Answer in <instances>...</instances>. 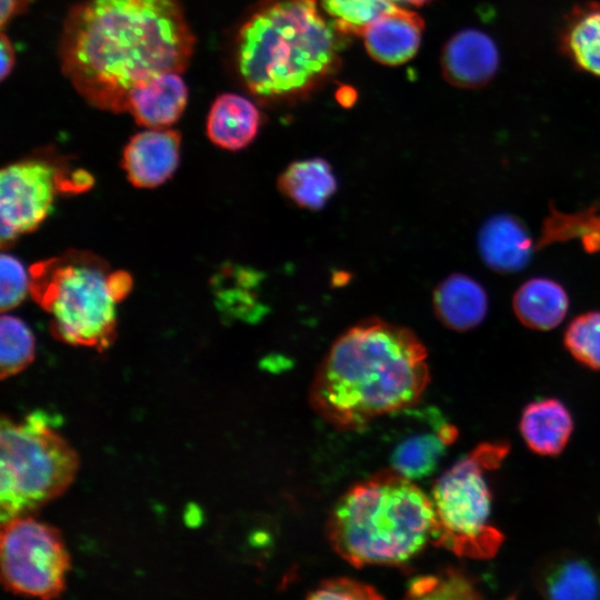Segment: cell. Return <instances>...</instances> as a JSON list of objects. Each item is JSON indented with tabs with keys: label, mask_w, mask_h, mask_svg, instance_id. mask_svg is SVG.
<instances>
[{
	"label": "cell",
	"mask_w": 600,
	"mask_h": 600,
	"mask_svg": "<svg viewBox=\"0 0 600 600\" xmlns=\"http://www.w3.org/2000/svg\"><path fill=\"white\" fill-rule=\"evenodd\" d=\"M309 599L374 600L382 596L370 584L351 579L333 578L321 582L309 594Z\"/></svg>",
	"instance_id": "83f0119b"
},
{
	"label": "cell",
	"mask_w": 600,
	"mask_h": 600,
	"mask_svg": "<svg viewBox=\"0 0 600 600\" xmlns=\"http://www.w3.org/2000/svg\"><path fill=\"white\" fill-rule=\"evenodd\" d=\"M428 351L409 328L380 318L350 327L321 360L310 403L340 430L416 404L430 381Z\"/></svg>",
	"instance_id": "7a4b0ae2"
},
{
	"label": "cell",
	"mask_w": 600,
	"mask_h": 600,
	"mask_svg": "<svg viewBox=\"0 0 600 600\" xmlns=\"http://www.w3.org/2000/svg\"><path fill=\"white\" fill-rule=\"evenodd\" d=\"M188 101V88L179 72L157 74L128 94L126 111L148 129H164L177 122Z\"/></svg>",
	"instance_id": "4fadbf2b"
},
{
	"label": "cell",
	"mask_w": 600,
	"mask_h": 600,
	"mask_svg": "<svg viewBox=\"0 0 600 600\" xmlns=\"http://www.w3.org/2000/svg\"><path fill=\"white\" fill-rule=\"evenodd\" d=\"M181 136L174 130L149 129L134 134L126 144L122 168L137 188H154L176 171Z\"/></svg>",
	"instance_id": "30bf717a"
},
{
	"label": "cell",
	"mask_w": 600,
	"mask_h": 600,
	"mask_svg": "<svg viewBox=\"0 0 600 600\" xmlns=\"http://www.w3.org/2000/svg\"><path fill=\"white\" fill-rule=\"evenodd\" d=\"M478 244L483 261L498 272L521 270L533 251L527 228L520 220L508 214L489 219L480 230Z\"/></svg>",
	"instance_id": "5bb4252c"
},
{
	"label": "cell",
	"mask_w": 600,
	"mask_h": 600,
	"mask_svg": "<svg viewBox=\"0 0 600 600\" xmlns=\"http://www.w3.org/2000/svg\"><path fill=\"white\" fill-rule=\"evenodd\" d=\"M434 522L431 498L390 469L343 493L327 531L333 550L354 567L398 566L432 540Z\"/></svg>",
	"instance_id": "277c9868"
},
{
	"label": "cell",
	"mask_w": 600,
	"mask_h": 600,
	"mask_svg": "<svg viewBox=\"0 0 600 600\" xmlns=\"http://www.w3.org/2000/svg\"><path fill=\"white\" fill-rule=\"evenodd\" d=\"M562 52L579 69L600 77V3L576 7L560 34Z\"/></svg>",
	"instance_id": "44dd1931"
},
{
	"label": "cell",
	"mask_w": 600,
	"mask_h": 600,
	"mask_svg": "<svg viewBox=\"0 0 600 600\" xmlns=\"http://www.w3.org/2000/svg\"><path fill=\"white\" fill-rule=\"evenodd\" d=\"M432 303L441 323L456 331L473 329L488 310L484 289L462 273H452L442 280L433 291Z\"/></svg>",
	"instance_id": "9a60e30c"
},
{
	"label": "cell",
	"mask_w": 600,
	"mask_h": 600,
	"mask_svg": "<svg viewBox=\"0 0 600 600\" xmlns=\"http://www.w3.org/2000/svg\"><path fill=\"white\" fill-rule=\"evenodd\" d=\"M0 50H1V79H6L16 61V53H14V47L11 42V40L6 36L4 32L1 33L0 38Z\"/></svg>",
	"instance_id": "4dcf8cb0"
},
{
	"label": "cell",
	"mask_w": 600,
	"mask_h": 600,
	"mask_svg": "<svg viewBox=\"0 0 600 600\" xmlns=\"http://www.w3.org/2000/svg\"><path fill=\"white\" fill-rule=\"evenodd\" d=\"M337 188L332 168L322 158L294 161L277 179V189L284 198L311 211L322 209Z\"/></svg>",
	"instance_id": "ac0fdd59"
},
{
	"label": "cell",
	"mask_w": 600,
	"mask_h": 600,
	"mask_svg": "<svg viewBox=\"0 0 600 600\" xmlns=\"http://www.w3.org/2000/svg\"><path fill=\"white\" fill-rule=\"evenodd\" d=\"M0 570L7 591L43 600L60 597L70 570L60 531L32 516L2 522Z\"/></svg>",
	"instance_id": "ba28073f"
},
{
	"label": "cell",
	"mask_w": 600,
	"mask_h": 600,
	"mask_svg": "<svg viewBox=\"0 0 600 600\" xmlns=\"http://www.w3.org/2000/svg\"><path fill=\"white\" fill-rule=\"evenodd\" d=\"M424 22L414 11L396 4L361 33L367 52L386 66L402 64L417 53Z\"/></svg>",
	"instance_id": "7c38bea8"
},
{
	"label": "cell",
	"mask_w": 600,
	"mask_h": 600,
	"mask_svg": "<svg viewBox=\"0 0 600 600\" xmlns=\"http://www.w3.org/2000/svg\"><path fill=\"white\" fill-rule=\"evenodd\" d=\"M348 38L317 0H264L237 32L238 73L261 101H297L338 71Z\"/></svg>",
	"instance_id": "3957f363"
},
{
	"label": "cell",
	"mask_w": 600,
	"mask_h": 600,
	"mask_svg": "<svg viewBox=\"0 0 600 600\" xmlns=\"http://www.w3.org/2000/svg\"><path fill=\"white\" fill-rule=\"evenodd\" d=\"M322 10L343 34L361 36L378 17L396 4L389 0H320Z\"/></svg>",
	"instance_id": "cb8c5ba5"
},
{
	"label": "cell",
	"mask_w": 600,
	"mask_h": 600,
	"mask_svg": "<svg viewBox=\"0 0 600 600\" xmlns=\"http://www.w3.org/2000/svg\"><path fill=\"white\" fill-rule=\"evenodd\" d=\"M507 452L506 443H481L437 479L430 496L434 544L471 558L497 552L502 536L489 524L492 499L486 472L498 467Z\"/></svg>",
	"instance_id": "52a82bcc"
},
{
	"label": "cell",
	"mask_w": 600,
	"mask_h": 600,
	"mask_svg": "<svg viewBox=\"0 0 600 600\" xmlns=\"http://www.w3.org/2000/svg\"><path fill=\"white\" fill-rule=\"evenodd\" d=\"M194 41L178 0H83L64 19L59 56L89 104L119 113L138 84L184 71Z\"/></svg>",
	"instance_id": "6da1fadb"
},
{
	"label": "cell",
	"mask_w": 600,
	"mask_h": 600,
	"mask_svg": "<svg viewBox=\"0 0 600 600\" xmlns=\"http://www.w3.org/2000/svg\"><path fill=\"white\" fill-rule=\"evenodd\" d=\"M30 0H1L0 23L3 28L12 18L24 12Z\"/></svg>",
	"instance_id": "1f68e13d"
},
{
	"label": "cell",
	"mask_w": 600,
	"mask_h": 600,
	"mask_svg": "<svg viewBox=\"0 0 600 600\" xmlns=\"http://www.w3.org/2000/svg\"><path fill=\"white\" fill-rule=\"evenodd\" d=\"M108 288L116 302L127 297L132 288V278L126 271H114L108 274Z\"/></svg>",
	"instance_id": "f546056e"
},
{
	"label": "cell",
	"mask_w": 600,
	"mask_h": 600,
	"mask_svg": "<svg viewBox=\"0 0 600 600\" xmlns=\"http://www.w3.org/2000/svg\"><path fill=\"white\" fill-rule=\"evenodd\" d=\"M499 52L482 31L467 29L452 36L441 53L443 77L452 86L473 89L487 84L496 74Z\"/></svg>",
	"instance_id": "8fae6325"
},
{
	"label": "cell",
	"mask_w": 600,
	"mask_h": 600,
	"mask_svg": "<svg viewBox=\"0 0 600 600\" xmlns=\"http://www.w3.org/2000/svg\"><path fill=\"white\" fill-rule=\"evenodd\" d=\"M79 457L41 413L0 421L1 523L31 516L72 483Z\"/></svg>",
	"instance_id": "5b68a950"
},
{
	"label": "cell",
	"mask_w": 600,
	"mask_h": 600,
	"mask_svg": "<svg viewBox=\"0 0 600 600\" xmlns=\"http://www.w3.org/2000/svg\"><path fill=\"white\" fill-rule=\"evenodd\" d=\"M59 168L43 159H26L0 172L1 244L37 229L52 209Z\"/></svg>",
	"instance_id": "9c48e42d"
},
{
	"label": "cell",
	"mask_w": 600,
	"mask_h": 600,
	"mask_svg": "<svg viewBox=\"0 0 600 600\" xmlns=\"http://www.w3.org/2000/svg\"><path fill=\"white\" fill-rule=\"evenodd\" d=\"M572 429L570 411L553 398L529 403L520 419V431L527 446L540 456L559 454L567 446Z\"/></svg>",
	"instance_id": "e0dca14e"
},
{
	"label": "cell",
	"mask_w": 600,
	"mask_h": 600,
	"mask_svg": "<svg viewBox=\"0 0 600 600\" xmlns=\"http://www.w3.org/2000/svg\"><path fill=\"white\" fill-rule=\"evenodd\" d=\"M0 278V307L4 312L21 303L30 289V280L22 263L7 253L1 254Z\"/></svg>",
	"instance_id": "4316f807"
},
{
	"label": "cell",
	"mask_w": 600,
	"mask_h": 600,
	"mask_svg": "<svg viewBox=\"0 0 600 600\" xmlns=\"http://www.w3.org/2000/svg\"><path fill=\"white\" fill-rule=\"evenodd\" d=\"M457 434V429L443 421L433 431L404 438L391 452V469L410 480L432 474Z\"/></svg>",
	"instance_id": "ffe728a7"
},
{
	"label": "cell",
	"mask_w": 600,
	"mask_h": 600,
	"mask_svg": "<svg viewBox=\"0 0 600 600\" xmlns=\"http://www.w3.org/2000/svg\"><path fill=\"white\" fill-rule=\"evenodd\" d=\"M537 584L550 599L600 598V574L578 556L561 554L544 562L537 574Z\"/></svg>",
	"instance_id": "d6986e66"
},
{
	"label": "cell",
	"mask_w": 600,
	"mask_h": 600,
	"mask_svg": "<svg viewBox=\"0 0 600 600\" xmlns=\"http://www.w3.org/2000/svg\"><path fill=\"white\" fill-rule=\"evenodd\" d=\"M563 341L576 360L588 368L600 370V311L574 318L564 332Z\"/></svg>",
	"instance_id": "d4e9b609"
},
{
	"label": "cell",
	"mask_w": 600,
	"mask_h": 600,
	"mask_svg": "<svg viewBox=\"0 0 600 600\" xmlns=\"http://www.w3.org/2000/svg\"><path fill=\"white\" fill-rule=\"evenodd\" d=\"M391 1L392 3L394 4H400L401 7H408V6H413V7H422L427 3H429L431 0H389Z\"/></svg>",
	"instance_id": "d6a6232c"
},
{
	"label": "cell",
	"mask_w": 600,
	"mask_h": 600,
	"mask_svg": "<svg viewBox=\"0 0 600 600\" xmlns=\"http://www.w3.org/2000/svg\"><path fill=\"white\" fill-rule=\"evenodd\" d=\"M569 300L564 289L556 281L533 278L524 282L513 297L517 318L536 330H550L566 317Z\"/></svg>",
	"instance_id": "7402d4cb"
},
{
	"label": "cell",
	"mask_w": 600,
	"mask_h": 600,
	"mask_svg": "<svg viewBox=\"0 0 600 600\" xmlns=\"http://www.w3.org/2000/svg\"><path fill=\"white\" fill-rule=\"evenodd\" d=\"M36 341L28 326L17 317L2 314L0 321V378L24 370L34 359Z\"/></svg>",
	"instance_id": "603a6c76"
},
{
	"label": "cell",
	"mask_w": 600,
	"mask_h": 600,
	"mask_svg": "<svg viewBox=\"0 0 600 600\" xmlns=\"http://www.w3.org/2000/svg\"><path fill=\"white\" fill-rule=\"evenodd\" d=\"M471 580L454 570L442 577L422 576L413 579L408 587L409 598H478Z\"/></svg>",
	"instance_id": "484cf974"
},
{
	"label": "cell",
	"mask_w": 600,
	"mask_h": 600,
	"mask_svg": "<svg viewBox=\"0 0 600 600\" xmlns=\"http://www.w3.org/2000/svg\"><path fill=\"white\" fill-rule=\"evenodd\" d=\"M92 184V176L83 169L67 170L59 168L58 170V191L78 193L88 190Z\"/></svg>",
	"instance_id": "f1b7e54d"
},
{
	"label": "cell",
	"mask_w": 600,
	"mask_h": 600,
	"mask_svg": "<svg viewBox=\"0 0 600 600\" xmlns=\"http://www.w3.org/2000/svg\"><path fill=\"white\" fill-rule=\"evenodd\" d=\"M261 113L253 102L237 93H223L211 104L207 134L216 146L237 151L257 137Z\"/></svg>",
	"instance_id": "2e32d148"
},
{
	"label": "cell",
	"mask_w": 600,
	"mask_h": 600,
	"mask_svg": "<svg viewBox=\"0 0 600 600\" xmlns=\"http://www.w3.org/2000/svg\"><path fill=\"white\" fill-rule=\"evenodd\" d=\"M107 264L91 253L71 252L30 269L33 299L51 314L60 341L99 351L116 339V301L108 288Z\"/></svg>",
	"instance_id": "8992f818"
}]
</instances>
